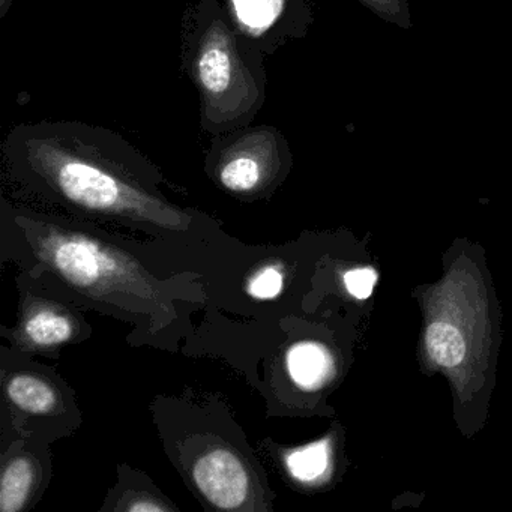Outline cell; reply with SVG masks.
I'll list each match as a JSON object with an SVG mask.
<instances>
[{"instance_id": "1", "label": "cell", "mask_w": 512, "mask_h": 512, "mask_svg": "<svg viewBox=\"0 0 512 512\" xmlns=\"http://www.w3.org/2000/svg\"><path fill=\"white\" fill-rule=\"evenodd\" d=\"M14 184L77 211L185 229L191 215L167 202L154 164L122 134L80 121L16 125L2 143Z\"/></svg>"}, {"instance_id": "2", "label": "cell", "mask_w": 512, "mask_h": 512, "mask_svg": "<svg viewBox=\"0 0 512 512\" xmlns=\"http://www.w3.org/2000/svg\"><path fill=\"white\" fill-rule=\"evenodd\" d=\"M266 55L233 26L221 0H196L182 20L181 62L209 136L253 124L268 97Z\"/></svg>"}, {"instance_id": "3", "label": "cell", "mask_w": 512, "mask_h": 512, "mask_svg": "<svg viewBox=\"0 0 512 512\" xmlns=\"http://www.w3.org/2000/svg\"><path fill=\"white\" fill-rule=\"evenodd\" d=\"M286 136L272 125H247L211 137L206 170L236 196H260L280 184L292 166Z\"/></svg>"}, {"instance_id": "4", "label": "cell", "mask_w": 512, "mask_h": 512, "mask_svg": "<svg viewBox=\"0 0 512 512\" xmlns=\"http://www.w3.org/2000/svg\"><path fill=\"white\" fill-rule=\"evenodd\" d=\"M47 232L37 239L41 259L71 286L95 296L131 293L146 286L131 260L98 239L64 227L44 224Z\"/></svg>"}, {"instance_id": "5", "label": "cell", "mask_w": 512, "mask_h": 512, "mask_svg": "<svg viewBox=\"0 0 512 512\" xmlns=\"http://www.w3.org/2000/svg\"><path fill=\"white\" fill-rule=\"evenodd\" d=\"M230 22L266 58L293 41L304 40L316 20L320 0H221Z\"/></svg>"}, {"instance_id": "6", "label": "cell", "mask_w": 512, "mask_h": 512, "mask_svg": "<svg viewBox=\"0 0 512 512\" xmlns=\"http://www.w3.org/2000/svg\"><path fill=\"white\" fill-rule=\"evenodd\" d=\"M193 478L206 499L220 509H239L250 496V475L238 455L217 448L194 463Z\"/></svg>"}, {"instance_id": "7", "label": "cell", "mask_w": 512, "mask_h": 512, "mask_svg": "<svg viewBox=\"0 0 512 512\" xmlns=\"http://www.w3.org/2000/svg\"><path fill=\"white\" fill-rule=\"evenodd\" d=\"M287 368L299 388L316 391L331 379L334 362L322 344L302 341L287 353Z\"/></svg>"}, {"instance_id": "8", "label": "cell", "mask_w": 512, "mask_h": 512, "mask_svg": "<svg viewBox=\"0 0 512 512\" xmlns=\"http://www.w3.org/2000/svg\"><path fill=\"white\" fill-rule=\"evenodd\" d=\"M73 334L74 325L70 317L55 308H38L23 323L26 341L37 347L67 343Z\"/></svg>"}, {"instance_id": "9", "label": "cell", "mask_w": 512, "mask_h": 512, "mask_svg": "<svg viewBox=\"0 0 512 512\" xmlns=\"http://www.w3.org/2000/svg\"><path fill=\"white\" fill-rule=\"evenodd\" d=\"M7 395L19 409L35 415L52 412L58 403L55 389L28 373L16 374L8 380Z\"/></svg>"}, {"instance_id": "10", "label": "cell", "mask_w": 512, "mask_h": 512, "mask_svg": "<svg viewBox=\"0 0 512 512\" xmlns=\"http://www.w3.org/2000/svg\"><path fill=\"white\" fill-rule=\"evenodd\" d=\"M34 464L25 457H16L4 467L0 479V509L19 512L28 502L34 487Z\"/></svg>"}, {"instance_id": "11", "label": "cell", "mask_w": 512, "mask_h": 512, "mask_svg": "<svg viewBox=\"0 0 512 512\" xmlns=\"http://www.w3.org/2000/svg\"><path fill=\"white\" fill-rule=\"evenodd\" d=\"M425 343L431 358L446 368L460 364L466 353L460 331L449 323L436 322L428 326Z\"/></svg>"}, {"instance_id": "12", "label": "cell", "mask_w": 512, "mask_h": 512, "mask_svg": "<svg viewBox=\"0 0 512 512\" xmlns=\"http://www.w3.org/2000/svg\"><path fill=\"white\" fill-rule=\"evenodd\" d=\"M287 469L301 482H313L325 475L329 466V443L326 440L310 443L290 452L286 458Z\"/></svg>"}, {"instance_id": "13", "label": "cell", "mask_w": 512, "mask_h": 512, "mask_svg": "<svg viewBox=\"0 0 512 512\" xmlns=\"http://www.w3.org/2000/svg\"><path fill=\"white\" fill-rule=\"evenodd\" d=\"M358 2L389 25L401 29L412 28L409 0H358Z\"/></svg>"}, {"instance_id": "14", "label": "cell", "mask_w": 512, "mask_h": 512, "mask_svg": "<svg viewBox=\"0 0 512 512\" xmlns=\"http://www.w3.org/2000/svg\"><path fill=\"white\" fill-rule=\"evenodd\" d=\"M283 284V272L277 266H266L251 278L248 292L256 299H274L280 295Z\"/></svg>"}, {"instance_id": "15", "label": "cell", "mask_w": 512, "mask_h": 512, "mask_svg": "<svg viewBox=\"0 0 512 512\" xmlns=\"http://www.w3.org/2000/svg\"><path fill=\"white\" fill-rule=\"evenodd\" d=\"M377 281V274L371 268H358L346 272L344 284L350 295L358 299H367L373 292L374 284Z\"/></svg>"}, {"instance_id": "16", "label": "cell", "mask_w": 512, "mask_h": 512, "mask_svg": "<svg viewBox=\"0 0 512 512\" xmlns=\"http://www.w3.org/2000/svg\"><path fill=\"white\" fill-rule=\"evenodd\" d=\"M128 511H167L166 505L155 502L151 497H137L127 505Z\"/></svg>"}, {"instance_id": "17", "label": "cell", "mask_w": 512, "mask_h": 512, "mask_svg": "<svg viewBox=\"0 0 512 512\" xmlns=\"http://www.w3.org/2000/svg\"><path fill=\"white\" fill-rule=\"evenodd\" d=\"M14 0H0V19L4 20L13 8Z\"/></svg>"}]
</instances>
